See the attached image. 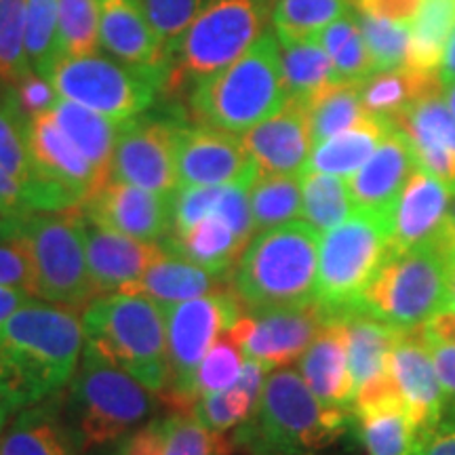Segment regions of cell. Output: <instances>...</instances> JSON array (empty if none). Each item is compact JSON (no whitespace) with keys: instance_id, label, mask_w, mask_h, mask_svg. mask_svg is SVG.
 <instances>
[{"instance_id":"59","label":"cell","mask_w":455,"mask_h":455,"mask_svg":"<svg viewBox=\"0 0 455 455\" xmlns=\"http://www.w3.org/2000/svg\"><path fill=\"white\" fill-rule=\"evenodd\" d=\"M13 413H15V411H13V407L9 405L7 396H4L3 388H0V432L4 430V426H7L9 418H11V415H13Z\"/></svg>"},{"instance_id":"45","label":"cell","mask_w":455,"mask_h":455,"mask_svg":"<svg viewBox=\"0 0 455 455\" xmlns=\"http://www.w3.org/2000/svg\"><path fill=\"white\" fill-rule=\"evenodd\" d=\"M356 15L367 51L371 55L373 72H392L405 68L409 49H411V26L361 13V11H356Z\"/></svg>"},{"instance_id":"30","label":"cell","mask_w":455,"mask_h":455,"mask_svg":"<svg viewBox=\"0 0 455 455\" xmlns=\"http://www.w3.org/2000/svg\"><path fill=\"white\" fill-rule=\"evenodd\" d=\"M55 401L21 409L0 432V455H76V443L57 415Z\"/></svg>"},{"instance_id":"57","label":"cell","mask_w":455,"mask_h":455,"mask_svg":"<svg viewBox=\"0 0 455 455\" xmlns=\"http://www.w3.org/2000/svg\"><path fill=\"white\" fill-rule=\"evenodd\" d=\"M445 310L455 312V259L449 261V272H447V299H445Z\"/></svg>"},{"instance_id":"31","label":"cell","mask_w":455,"mask_h":455,"mask_svg":"<svg viewBox=\"0 0 455 455\" xmlns=\"http://www.w3.org/2000/svg\"><path fill=\"white\" fill-rule=\"evenodd\" d=\"M161 247L195 261L207 270L232 275L247 244L236 236V232L224 218L212 215V218L198 221L196 226L181 232V235L164 236Z\"/></svg>"},{"instance_id":"1","label":"cell","mask_w":455,"mask_h":455,"mask_svg":"<svg viewBox=\"0 0 455 455\" xmlns=\"http://www.w3.org/2000/svg\"><path fill=\"white\" fill-rule=\"evenodd\" d=\"M76 310L30 299L0 325V388L13 411L57 395L84 350Z\"/></svg>"},{"instance_id":"19","label":"cell","mask_w":455,"mask_h":455,"mask_svg":"<svg viewBox=\"0 0 455 455\" xmlns=\"http://www.w3.org/2000/svg\"><path fill=\"white\" fill-rule=\"evenodd\" d=\"M243 144L259 173H304L312 150H315L306 101L287 98L281 110L259 123L258 127L243 133Z\"/></svg>"},{"instance_id":"50","label":"cell","mask_w":455,"mask_h":455,"mask_svg":"<svg viewBox=\"0 0 455 455\" xmlns=\"http://www.w3.org/2000/svg\"><path fill=\"white\" fill-rule=\"evenodd\" d=\"M141 3L164 47L171 51L209 0H141Z\"/></svg>"},{"instance_id":"18","label":"cell","mask_w":455,"mask_h":455,"mask_svg":"<svg viewBox=\"0 0 455 455\" xmlns=\"http://www.w3.org/2000/svg\"><path fill=\"white\" fill-rule=\"evenodd\" d=\"M390 378L418 428L419 443L426 441L439 428L445 396L419 327L398 333L390 356Z\"/></svg>"},{"instance_id":"16","label":"cell","mask_w":455,"mask_h":455,"mask_svg":"<svg viewBox=\"0 0 455 455\" xmlns=\"http://www.w3.org/2000/svg\"><path fill=\"white\" fill-rule=\"evenodd\" d=\"M100 47L112 60L150 76L164 91L169 49L156 34L141 0H100Z\"/></svg>"},{"instance_id":"4","label":"cell","mask_w":455,"mask_h":455,"mask_svg":"<svg viewBox=\"0 0 455 455\" xmlns=\"http://www.w3.org/2000/svg\"><path fill=\"white\" fill-rule=\"evenodd\" d=\"M348 422L350 411L323 405L298 371L278 367L266 378L236 441L255 455H304L338 441Z\"/></svg>"},{"instance_id":"24","label":"cell","mask_w":455,"mask_h":455,"mask_svg":"<svg viewBox=\"0 0 455 455\" xmlns=\"http://www.w3.org/2000/svg\"><path fill=\"white\" fill-rule=\"evenodd\" d=\"M418 167L411 144L401 129L388 133L371 158L348 178L352 203L358 212L388 215L392 220L396 198L405 188L407 180Z\"/></svg>"},{"instance_id":"28","label":"cell","mask_w":455,"mask_h":455,"mask_svg":"<svg viewBox=\"0 0 455 455\" xmlns=\"http://www.w3.org/2000/svg\"><path fill=\"white\" fill-rule=\"evenodd\" d=\"M230 441L203 428L195 418L173 413L148 424L124 443L123 455H228Z\"/></svg>"},{"instance_id":"7","label":"cell","mask_w":455,"mask_h":455,"mask_svg":"<svg viewBox=\"0 0 455 455\" xmlns=\"http://www.w3.org/2000/svg\"><path fill=\"white\" fill-rule=\"evenodd\" d=\"M15 238L30 259L34 298L72 310L98 298L89 275L81 207L21 215Z\"/></svg>"},{"instance_id":"41","label":"cell","mask_w":455,"mask_h":455,"mask_svg":"<svg viewBox=\"0 0 455 455\" xmlns=\"http://www.w3.org/2000/svg\"><path fill=\"white\" fill-rule=\"evenodd\" d=\"M255 235L301 218V175L259 173L251 186Z\"/></svg>"},{"instance_id":"22","label":"cell","mask_w":455,"mask_h":455,"mask_svg":"<svg viewBox=\"0 0 455 455\" xmlns=\"http://www.w3.org/2000/svg\"><path fill=\"white\" fill-rule=\"evenodd\" d=\"M84 249H87L89 275L98 298L110 293H129V289L144 276V272L163 251L161 244L124 236L121 232L93 224L87 218H84Z\"/></svg>"},{"instance_id":"13","label":"cell","mask_w":455,"mask_h":455,"mask_svg":"<svg viewBox=\"0 0 455 455\" xmlns=\"http://www.w3.org/2000/svg\"><path fill=\"white\" fill-rule=\"evenodd\" d=\"M327 310L318 301L289 308L244 312L226 335L244 358L272 369L284 367L308 350L327 323Z\"/></svg>"},{"instance_id":"36","label":"cell","mask_w":455,"mask_h":455,"mask_svg":"<svg viewBox=\"0 0 455 455\" xmlns=\"http://www.w3.org/2000/svg\"><path fill=\"white\" fill-rule=\"evenodd\" d=\"M453 28L455 0H422L411 24V49L405 68L422 74H439Z\"/></svg>"},{"instance_id":"42","label":"cell","mask_w":455,"mask_h":455,"mask_svg":"<svg viewBox=\"0 0 455 455\" xmlns=\"http://www.w3.org/2000/svg\"><path fill=\"white\" fill-rule=\"evenodd\" d=\"M426 348H428L432 363L445 396L441 424L436 432L455 428V312L441 310L430 321L419 327Z\"/></svg>"},{"instance_id":"15","label":"cell","mask_w":455,"mask_h":455,"mask_svg":"<svg viewBox=\"0 0 455 455\" xmlns=\"http://www.w3.org/2000/svg\"><path fill=\"white\" fill-rule=\"evenodd\" d=\"M175 169L181 186H226L259 171L243 144V135L181 123L175 135Z\"/></svg>"},{"instance_id":"48","label":"cell","mask_w":455,"mask_h":455,"mask_svg":"<svg viewBox=\"0 0 455 455\" xmlns=\"http://www.w3.org/2000/svg\"><path fill=\"white\" fill-rule=\"evenodd\" d=\"M258 403L244 392L241 386H232L228 390L207 392L196 401L192 409V418L196 419L203 428L220 432L224 435L226 430L236 428L251 418Z\"/></svg>"},{"instance_id":"6","label":"cell","mask_w":455,"mask_h":455,"mask_svg":"<svg viewBox=\"0 0 455 455\" xmlns=\"http://www.w3.org/2000/svg\"><path fill=\"white\" fill-rule=\"evenodd\" d=\"M272 0H209L169 51L164 91L180 93L224 70L266 34Z\"/></svg>"},{"instance_id":"35","label":"cell","mask_w":455,"mask_h":455,"mask_svg":"<svg viewBox=\"0 0 455 455\" xmlns=\"http://www.w3.org/2000/svg\"><path fill=\"white\" fill-rule=\"evenodd\" d=\"M278 49H281L283 81L289 98L306 101L331 83H339L331 57L315 38L310 41L278 38Z\"/></svg>"},{"instance_id":"20","label":"cell","mask_w":455,"mask_h":455,"mask_svg":"<svg viewBox=\"0 0 455 455\" xmlns=\"http://www.w3.org/2000/svg\"><path fill=\"white\" fill-rule=\"evenodd\" d=\"M346 325L348 367L355 386V407L396 395L390 378V356L401 329L356 308L339 315ZM352 407V409H355Z\"/></svg>"},{"instance_id":"40","label":"cell","mask_w":455,"mask_h":455,"mask_svg":"<svg viewBox=\"0 0 455 455\" xmlns=\"http://www.w3.org/2000/svg\"><path fill=\"white\" fill-rule=\"evenodd\" d=\"M350 9V0H272L270 20L278 38L310 41Z\"/></svg>"},{"instance_id":"12","label":"cell","mask_w":455,"mask_h":455,"mask_svg":"<svg viewBox=\"0 0 455 455\" xmlns=\"http://www.w3.org/2000/svg\"><path fill=\"white\" fill-rule=\"evenodd\" d=\"M49 81L60 100L81 104L118 123L144 116L161 91L150 76L100 53L60 57Z\"/></svg>"},{"instance_id":"27","label":"cell","mask_w":455,"mask_h":455,"mask_svg":"<svg viewBox=\"0 0 455 455\" xmlns=\"http://www.w3.org/2000/svg\"><path fill=\"white\" fill-rule=\"evenodd\" d=\"M230 276L203 268L195 261L163 249L144 276L129 289V293L146 295L158 306L181 304L203 295L226 291L230 289Z\"/></svg>"},{"instance_id":"29","label":"cell","mask_w":455,"mask_h":455,"mask_svg":"<svg viewBox=\"0 0 455 455\" xmlns=\"http://www.w3.org/2000/svg\"><path fill=\"white\" fill-rule=\"evenodd\" d=\"M396 124L386 118L367 116L358 121L355 127L341 131L331 140L315 146L306 171H316V173L338 175V178L348 180L365 164L378 146L388 138V133Z\"/></svg>"},{"instance_id":"11","label":"cell","mask_w":455,"mask_h":455,"mask_svg":"<svg viewBox=\"0 0 455 455\" xmlns=\"http://www.w3.org/2000/svg\"><path fill=\"white\" fill-rule=\"evenodd\" d=\"M447 272L449 261L439 244L390 251L363 293L361 310L401 331L422 327L445 310Z\"/></svg>"},{"instance_id":"23","label":"cell","mask_w":455,"mask_h":455,"mask_svg":"<svg viewBox=\"0 0 455 455\" xmlns=\"http://www.w3.org/2000/svg\"><path fill=\"white\" fill-rule=\"evenodd\" d=\"M395 124L407 135L418 167L445 181L455 195V116L445 95H426L396 116Z\"/></svg>"},{"instance_id":"3","label":"cell","mask_w":455,"mask_h":455,"mask_svg":"<svg viewBox=\"0 0 455 455\" xmlns=\"http://www.w3.org/2000/svg\"><path fill=\"white\" fill-rule=\"evenodd\" d=\"M287 98L278 38L266 32L224 70L192 84L186 101L196 123L243 135L281 110Z\"/></svg>"},{"instance_id":"43","label":"cell","mask_w":455,"mask_h":455,"mask_svg":"<svg viewBox=\"0 0 455 455\" xmlns=\"http://www.w3.org/2000/svg\"><path fill=\"white\" fill-rule=\"evenodd\" d=\"M0 169L7 171L20 181L24 188V201L28 198V192L43 178L34 169L30 152H28L26 121L15 110L4 84H0Z\"/></svg>"},{"instance_id":"56","label":"cell","mask_w":455,"mask_h":455,"mask_svg":"<svg viewBox=\"0 0 455 455\" xmlns=\"http://www.w3.org/2000/svg\"><path fill=\"white\" fill-rule=\"evenodd\" d=\"M439 78L443 87H451V84H455V28L445 44V53H443V61L439 68Z\"/></svg>"},{"instance_id":"51","label":"cell","mask_w":455,"mask_h":455,"mask_svg":"<svg viewBox=\"0 0 455 455\" xmlns=\"http://www.w3.org/2000/svg\"><path fill=\"white\" fill-rule=\"evenodd\" d=\"M11 101H13L15 110L20 112V116L28 123L34 116H41V114L53 112V108L60 101V95L53 87V83L47 76L36 72H28L20 81L13 84H4Z\"/></svg>"},{"instance_id":"49","label":"cell","mask_w":455,"mask_h":455,"mask_svg":"<svg viewBox=\"0 0 455 455\" xmlns=\"http://www.w3.org/2000/svg\"><path fill=\"white\" fill-rule=\"evenodd\" d=\"M241 350L232 344V339L224 335L213 344V348L203 358L201 367L196 369V392L198 398L207 392H220L232 388L238 382L243 369Z\"/></svg>"},{"instance_id":"58","label":"cell","mask_w":455,"mask_h":455,"mask_svg":"<svg viewBox=\"0 0 455 455\" xmlns=\"http://www.w3.org/2000/svg\"><path fill=\"white\" fill-rule=\"evenodd\" d=\"M17 224H20V218H11V215L0 212V238H13Z\"/></svg>"},{"instance_id":"21","label":"cell","mask_w":455,"mask_h":455,"mask_svg":"<svg viewBox=\"0 0 455 455\" xmlns=\"http://www.w3.org/2000/svg\"><path fill=\"white\" fill-rule=\"evenodd\" d=\"M453 192L428 171L415 167L392 209V251L436 244L445 230Z\"/></svg>"},{"instance_id":"25","label":"cell","mask_w":455,"mask_h":455,"mask_svg":"<svg viewBox=\"0 0 455 455\" xmlns=\"http://www.w3.org/2000/svg\"><path fill=\"white\" fill-rule=\"evenodd\" d=\"M299 375L323 405L352 413L355 386L348 367L346 325L339 315H329L308 350L299 356Z\"/></svg>"},{"instance_id":"5","label":"cell","mask_w":455,"mask_h":455,"mask_svg":"<svg viewBox=\"0 0 455 455\" xmlns=\"http://www.w3.org/2000/svg\"><path fill=\"white\" fill-rule=\"evenodd\" d=\"M83 331L87 344L152 395L164 390L169 379L167 325L156 301L135 293L100 295L83 312Z\"/></svg>"},{"instance_id":"26","label":"cell","mask_w":455,"mask_h":455,"mask_svg":"<svg viewBox=\"0 0 455 455\" xmlns=\"http://www.w3.org/2000/svg\"><path fill=\"white\" fill-rule=\"evenodd\" d=\"M28 152L38 175L70 186L89 196L95 188L106 184L78 146L57 124L53 114H41L26 123Z\"/></svg>"},{"instance_id":"54","label":"cell","mask_w":455,"mask_h":455,"mask_svg":"<svg viewBox=\"0 0 455 455\" xmlns=\"http://www.w3.org/2000/svg\"><path fill=\"white\" fill-rule=\"evenodd\" d=\"M413 455H455V428L435 432L419 443Z\"/></svg>"},{"instance_id":"38","label":"cell","mask_w":455,"mask_h":455,"mask_svg":"<svg viewBox=\"0 0 455 455\" xmlns=\"http://www.w3.org/2000/svg\"><path fill=\"white\" fill-rule=\"evenodd\" d=\"M315 41L331 57L339 83H363L375 74L355 9L316 34Z\"/></svg>"},{"instance_id":"14","label":"cell","mask_w":455,"mask_h":455,"mask_svg":"<svg viewBox=\"0 0 455 455\" xmlns=\"http://www.w3.org/2000/svg\"><path fill=\"white\" fill-rule=\"evenodd\" d=\"M180 121L173 116H144L124 123L116 141L110 180L171 196L180 188L175 169V135Z\"/></svg>"},{"instance_id":"32","label":"cell","mask_w":455,"mask_h":455,"mask_svg":"<svg viewBox=\"0 0 455 455\" xmlns=\"http://www.w3.org/2000/svg\"><path fill=\"white\" fill-rule=\"evenodd\" d=\"M361 426L367 455H413L419 445L418 428L396 395L352 409Z\"/></svg>"},{"instance_id":"17","label":"cell","mask_w":455,"mask_h":455,"mask_svg":"<svg viewBox=\"0 0 455 455\" xmlns=\"http://www.w3.org/2000/svg\"><path fill=\"white\" fill-rule=\"evenodd\" d=\"M81 212L93 224L144 243L161 241L171 232V196L108 180L95 188Z\"/></svg>"},{"instance_id":"44","label":"cell","mask_w":455,"mask_h":455,"mask_svg":"<svg viewBox=\"0 0 455 455\" xmlns=\"http://www.w3.org/2000/svg\"><path fill=\"white\" fill-rule=\"evenodd\" d=\"M60 57L93 55L100 49V0H57Z\"/></svg>"},{"instance_id":"47","label":"cell","mask_w":455,"mask_h":455,"mask_svg":"<svg viewBox=\"0 0 455 455\" xmlns=\"http://www.w3.org/2000/svg\"><path fill=\"white\" fill-rule=\"evenodd\" d=\"M30 70L26 53V3L0 0V84H13Z\"/></svg>"},{"instance_id":"34","label":"cell","mask_w":455,"mask_h":455,"mask_svg":"<svg viewBox=\"0 0 455 455\" xmlns=\"http://www.w3.org/2000/svg\"><path fill=\"white\" fill-rule=\"evenodd\" d=\"M51 114H53L57 124L66 131L68 138L78 146V150L98 169L101 180H110L114 148H116V141L121 138L124 123L112 121L104 114L93 112L89 108L68 100L57 101Z\"/></svg>"},{"instance_id":"55","label":"cell","mask_w":455,"mask_h":455,"mask_svg":"<svg viewBox=\"0 0 455 455\" xmlns=\"http://www.w3.org/2000/svg\"><path fill=\"white\" fill-rule=\"evenodd\" d=\"M32 299V295L21 289L13 287H0V325L9 321L21 306H26Z\"/></svg>"},{"instance_id":"10","label":"cell","mask_w":455,"mask_h":455,"mask_svg":"<svg viewBox=\"0 0 455 455\" xmlns=\"http://www.w3.org/2000/svg\"><path fill=\"white\" fill-rule=\"evenodd\" d=\"M161 308L167 325L169 379L158 396L175 413L192 415L198 401L196 369L220 339V333L230 331L244 308L232 289Z\"/></svg>"},{"instance_id":"33","label":"cell","mask_w":455,"mask_h":455,"mask_svg":"<svg viewBox=\"0 0 455 455\" xmlns=\"http://www.w3.org/2000/svg\"><path fill=\"white\" fill-rule=\"evenodd\" d=\"M443 91L445 87L439 74H422L411 68H401V70L371 74L367 81H363L361 104L369 116L395 123V118L401 116L415 101Z\"/></svg>"},{"instance_id":"53","label":"cell","mask_w":455,"mask_h":455,"mask_svg":"<svg viewBox=\"0 0 455 455\" xmlns=\"http://www.w3.org/2000/svg\"><path fill=\"white\" fill-rule=\"evenodd\" d=\"M355 3L361 13L411 26L422 0H355Z\"/></svg>"},{"instance_id":"46","label":"cell","mask_w":455,"mask_h":455,"mask_svg":"<svg viewBox=\"0 0 455 455\" xmlns=\"http://www.w3.org/2000/svg\"><path fill=\"white\" fill-rule=\"evenodd\" d=\"M26 3V53L32 72L49 78L60 60L57 43V0H24Z\"/></svg>"},{"instance_id":"62","label":"cell","mask_w":455,"mask_h":455,"mask_svg":"<svg viewBox=\"0 0 455 455\" xmlns=\"http://www.w3.org/2000/svg\"><path fill=\"white\" fill-rule=\"evenodd\" d=\"M0 212H4V204H3V198H0ZM7 213V212H4ZM9 215V213H7ZM11 218H13V215H11Z\"/></svg>"},{"instance_id":"39","label":"cell","mask_w":455,"mask_h":455,"mask_svg":"<svg viewBox=\"0 0 455 455\" xmlns=\"http://www.w3.org/2000/svg\"><path fill=\"white\" fill-rule=\"evenodd\" d=\"M315 146L355 127L367 116L361 104V83H331L306 100Z\"/></svg>"},{"instance_id":"8","label":"cell","mask_w":455,"mask_h":455,"mask_svg":"<svg viewBox=\"0 0 455 455\" xmlns=\"http://www.w3.org/2000/svg\"><path fill=\"white\" fill-rule=\"evenodd\" d=\"M74 443L81 451L116 441L155 409L152 392L84 341L70 386Z\"/></svg>"},{"instance_id":"52","label":"cell","mask_w":455,"mask_h":455,"mask_svg":"<svg viewBox=\"0 0 455 455\" xmlns=\"http://www.w3.org/2000/svg\"><path fill=\"white\" fill-rule=\"evenodd\" d=\"M0 287L21 289L32 295L30 259L15 236L0 238Z\"/></svg>"},{"instance_id":"2","label":"cell","mask_w":455,"mask_h":455,"mask_svg":"<svg viewBox=\"0 0 455 455\" xmlns=\"http://www.w3.org/2000/svg\"><path fill=\"white\" fill-rule=\"evenodd\" d=\"M318 244L321 235L308 221L258 232L230 276V289L244 312L316 301Z\"/></svg>"},{"instance_id":"9","label":"cell","mask_w":455,"mask_h":455,"mask_svg":"<svg viewBox=\"0 0 455 455\" xmlns=\"http://www.w3.org/2000/svg\"><path fill=\"white\" fill-rule=\"evenodd\" d=\"M388 215L356 212L321 235L316 301L327 315L361 308V298L392 251Z\"/></svg>"},{"instance_id":"37","label":"cell","mask_w":455,"mask_h":455,"mask_svg":"<svg viewBox=\"0 0 455 455\" xmlns=\"http://www.w3.org/2000/svg\"><path fill=\"white\" fill-rule=\"evenodd\" d=\"M355 212L348 180L316 171L301 173V218L318 235L344 224Z\"/></svg>"},{"instance_id":"60","label":"cell","mask_w":455,"mask_h":455,"mask_svg":"<svg viewBox=\"0 0 455 455\" xmlns=\"http://www.w3.org/2000/svg\"><path fill=\"white\" fill-rule=\"evenodd\" d=\"M441 247V251L445 253L447 261H453L455 259V235H447V236H441L439 243H436Z\"/></svg>"},{"instance_id":"61","label":"cell","mask_w":455,"mask_h":455,"mask_svg":"<svg viewBox=\"0 0 455 455\" xmlns=\"http://www.w3.org/2000/svg\"><path fill=\"white\" fill-rule=\"evenodd\" d=\"M443 95H445V101H447L449 110H451L453 116H455V84H451V87H445V91H443Z\"/></svg>"}]
</instances>
